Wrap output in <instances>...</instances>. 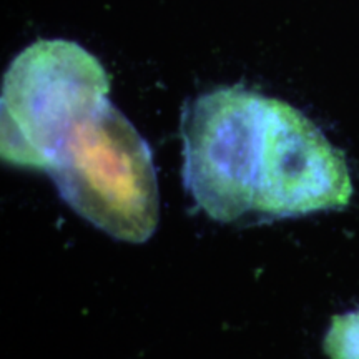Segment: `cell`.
<instances>
[{
	"mask_svg": "<svg viewBox=\"0 0 359 359\" xmlns=\"http://www.w3.org/2000/svg\"><path fill=\"white\" fill-rule=\"evenodd\" d=\"M48 175L80 217L116 240L145 243L158 226L151 150L110 100L74 128Z\"/></svg>",
	"mask_w": 359,
	"mask_h": 359,
	"instance_id": "6da1fadb",
	"label": "cell"
},
{
	"mask_svg": "<svg viewBox=\"0 0 359 359\" xmlns=\"http://www.w3.org/2000/svg\"><path fill=\"white\" fill-rule=\"evenodd\" d=\"M109 92V74L79 43L55 39L27 47L4 75L2 160L48 173L74 128Z\"/></svg>",
	"mask_w": 359,
	"mask_h": 359,
	"instance_id": "7a4b0ae2",
	"label": "cell"
},
{
	"mask_svg": "<svg viewBox=\"0 0 359 359\" xmlns=\"http://www.w3.org/2000/svg\"><path fill=\"white\" fill-rule=\"evenodd\" d=\"M264 95L243 85L205 93L182 116L183 180L210 218L235 222L253 210Z\"/></svg>",
	"mask_w": 359,
	"mask_h": 359,
	"instance_id": "3957f363",
	"label": "cell"
},
{
	"mask_svg": "<svg viewBox=\"0 0 359 359\" xmlns=\"http://www.w3.org/2000/svg\"><path fill=\"white\" fill-rule=\"evenodd\" d=\"M353 183L344 155L290 103L264 97L253 212L290 218L349 203Z\"/></svg>",
	"mask_w": 359,
	"mask_h": 359,
	"instance_id": "277c9868",
	"label": "cell"
},
{
	"mask_svg": "<svg viewBox=\"0 0 359 359\" xmlns=\"http://www.w3.org/2000/svg\"><path fill=\"white\" fill-rule=\"evenodd\" d=\"M325 353L330 359H359V309L331 320Z\"/></svg>",
	"mask_w": 359,
	"mask_h": 359,
	"instance_id": "5b68a950",
	"label": "cell"
}]
</instances>
